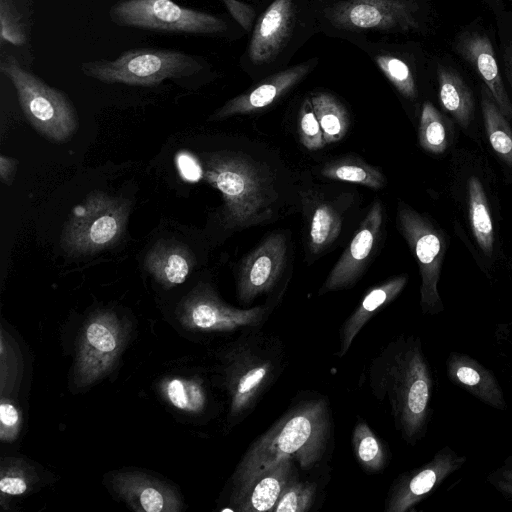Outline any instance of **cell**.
I'll return each mask as SVG.
<instances>
[{
    "label": "cell",
    "mask_w": 512,
    "mask_h": 512,
    "mask_svg": "<svg viewBox=\"0 0 512 512\" xmlns=\"http://www.w3.org/2000/svg\"><path fill=\"white\" fill-rule=\"evenodd\" d=\"M449 156L445 189L454 209V231L479 269L495 281L512 267L497 175L479 147L453 148Z\"/></svg>",
    "instance_id": "6da1fadb"
},
{
    "label": "cell",
    "mask_w": 512,
    "mask_h": 512,
    "mask_svg": "<svg viewBox=\"0 0 512 512\" xmlns=\"http://www.w3.org/2000/svg\"><path fill=\"white\" fill-rule=\"evenodd\" d=\"M372 394L386 400L402 439L414 446L427 434L433 416L434 376L416 335H399L373 358L369 368Z\"/></svg>",
    "instance_id": "7a4b0ae2"
},
{
    "label": "cell",
    "mask_w": 512,
    "mask_h": 512,
    "mask_svg": "<svg viewBox=\"0 0 512 512\" xmlns=\"http://www.w3.org/2000/svg\"><path fill=\"white\" fill-rule=\"evenodd\" d=\"M330 431L326 400L290 409L248 448L234 472V487L285 459L297 461L303 469L312 468L326 451Z\"/></svg>",
    "instance_id": "3957f363"
},
{
    "label": "cell",
    "mask_w": 512,
    "mask_h": 512,
    "mask_svg": "<svg viewBox=\"0 0 512 512\" xmlns=\"http://www.w3.org/2000/svg\"><path fill=\"white\" fill-rule=\"evenodd\" d=\"M202 178L221 192L224 220L231 228H248L273 215L277 193L268 171L250 157L234 152L203 157Z\"/></svg>",
    "instance_id": "277c9868"
},
{
    "label": "cell",
    "mask_w": 512,
    "mask_h": 512,
    "mask_svg": "<svg viewBox=\"0 0 512 512\" xmlns=\"http://www.w3.org/2000/svg\"><path fill=\"white\" fill-rule=\"evenodd\" d=\"M247 328L221 354L223 385L229 396L231 424L242 420L276 380L282 367V353L276 339Z\"/></svg>",
    "instance_id": "5b68a950"
},
{
    "label": "cell",
    "mask_w": 512,
    "mask_h": 512,
    "mask_svg": "<svg viewBox=\"0 0 512 512\" xmlns=\"http://www.w3.org/2000/svg\"><path fill=\"white\" fill-rule=\"evenodd\" d=\"M309 8L308 0H273L257 17L244 54L246 68H280L308 34Z\"/></svg>",
    "instance_id": "8992f818"
},
{
    "label": "cell",
    "mask_w": 512,
    "mask_h": 512,
    "mask_svg": "<svg viewBox=\"0 0 512 512\" xmlns=\"http://www.w3.org/2000/svg\"><path fill=\"white\" fill-rule=\"evenodd\" d=\"M131 202L123 197L93 191L71 211L61 245L72 255H89L109 248L122 237Z\"/></svg>",
    "instance_id": "52a82bcc"
},
{
    "label": "cell",
    "mask_w": 512,
    "mask_h": 512,
    "mask_svg": "<svg viewBox=\"0 0 512 512\" xmlns=\"http://www.w3.org/2000/svg\"><path fill=\"white\" fill-rule=\"evenodd\" d=\"M1 70L12 82L24 115L40 134L54 142H64L74 134L77 116L65 93L49 86L13 56L3 59Z\"/></svg>",
    "instance_id": "ba28073f"
},
{
    "label": "cell",
    "mask_w": 512,
    "mask_h": 512,
    "mask_svg": "<svg viewBox=\"0 0 512 512\" xmlns=\"http://www.w3.org/2000/svg\"><path fill=\"white\" fill-rule=\"evenodd\" d=\"M201 63L192 55L171 49L140 48L123 52L113 61L82 63V72L104 83L156 86L165 79L197 73Z\"/></svg>",
    "instance_id": "9c48e42d"
},
{
    "label": "cell",
    "mask_w": 512,
    "mask_h": 512,
    "mask_svg": "<svg viewBox=\"0 0 512 512\" xmlns=\"http://www.w3.org/2000/svg\"><path fill=\"white\" fill-rule=\"evenodd\" d=\"M399 229L414 254L421 277L420 307L425 315H438L444 304L438 290L442 264L449 247L445 231L427 214L399 202Z\"/></svg>",
    "instance_id": "30bf717a"
},
{
    "label": "cell",
    "mask_w": 512,
    "mask_h": 512,
    "mask_svg": "<svg viewBox=\"0 0 512 512\" xmlns=\"http://www.w3.org/2000/svg\"><path fill=\"white\" fill-rule=\"evenodd\" d=\"M129 326L114 311L93 313L79 333L74 364V384L87 387L115 366L129 339Z\"/></svg>",
    "instance_id": "8fae6325"
},
{
    "label": "cell",
    "mask_w": 512,
    "mask_h": 512,
    "mask_svg": "<svg viewBox=\"0 0 512 512\" xmlns=\"http://www.w3.org/2000/svg\"><path fill=\"white\" fill-rule=\"evenodd\" d=\"M109 16L118 26L154 31L204 35L227 31V23L220 17L172 0H121L110 8Z\"/></svg>",
    "instance_id": "7c38bea8"
},
{
    "label": "cell",
    "mask_w": 512,
    "mask_h": 512,
    "mask_svg": "<svg viewBox=\"0 0 512 512\" xmlns=\"http://www.w3.org/2000/svg\"><path fill=\"white\" fill-rule=\"evenodd\" d=\"M418 11L415 0H336L321 17L338 32H409L419 28Z\"/></svg>",
    "instance_id": "4fadbf2b"
},
{
    "label": "cell",
    "mask_w": 512,
    "mask_h": 512,
    "mask_svg": "<svg viewBox=\"0 0 512 512\" xmlns=\"http://www.w3.org/2000/svg\"><path fill=\"white\" fill-rule=\"evenodd\" d=\"M267 306L239 309L225 303L207 283H199L178 304L176 315L183 328L196 332H229L260 327Z\"/></svg>",
    "instance_id": "5bb4252c"
},
{
    "label": "cell",
    "mask_w": 512,
    "mask_h": 512,
    "mask_svg": "<svg viewBox=\"0 0 512 512\" xmlns=\"http://www.w3.org/2000/svg\"><path fill=\"white\" fill-rule=\"evenodd\" d=\"M467 463V456L445 445L421 466L399 475L385 501L386 512H407L432 494Z\"/></svg>",
    "instance_id": "9a60e30c"
},
{
    "label": "cell",
    "mask_w": 512,
    "mask_h": 512,
    "mask_svg": "<svg viewBox=\"0 0 512 512\" xmlns=\"http://www.w3.org/2000/svg\"><path fill=\"white\" fill-rule=\"evenodd\" d=\"M286 254L285 236L275 233L244 257L237 278V292L241 302L249 303L275 286L284 269Z\"/></svg>",
    "instance_id": "2e32d148"
},
{
    "label": "cell",
    "mask_w": 512,
    "mask_h": 512,
    "mask_svg": "<svg viewBox=\"0 0 512 512\" xmlns=\"http://www.w3.org/2000/svg\"><path fill=\"white\" fill-rule=\"evenodd\" d=\"M382 222V203L375 201L349 245L328 274L320 288V294L351 287L358 281L379 239Z\"/></svg>",
    "instance_id": "e0dca14e"
},
{
    "label": "cell",
    "mask_w": 512,
    "mask_h": 512,
    "mask_svg": "<svg viewBox=\"0 0 512 512\" xmlns=\"http://www.w3.org/2000/svg\"><path fill=\"white\" fill-rule=\"evenodd\" d=\"M114 493L137 512H180L183 502L170 484L140 471H119L109 479Z\"/></svg>",
    "instance_id": "ac0fdd59"
},
{
    "label": "cell",
    "mask_w": 512,
    "mask_h": 512,
    "mask_svg": "<svg viewBox=\"0 0 512 512\" xmlns=\"http://www.w3.org/2000/svg\"><path fill=\"white\" fill-rule=\"evenodd\" d=\"M316 65L314 58L268 75L253 88L227 101L211 119L222 120L270 106L301 82Z\"/></svg>",
    "instance_id": "d6986e66"
},
{
    "label": "cell",
    "mask_w": 512,
    "mask_h": 512,
    "mask_svg": "<svg viewBox=\"0 0 512 512\" xmlns=\"http://www.w3.org/2000/svg\"><path fill=\"white\" fill-rule=\"evenodd\" d=\"M296 478L293 459L271 466L247 482L234 487L230 502L239 512H272L288 483Z\"/></svg>",
    "instance_id": "ffe728a7"
},
{
    "label": "cell",
    "mask_w": 512,
    "mask_h": 512,
    "mask_svg": "<svg viewBox=\"0 0 512 512\" xmlns=\"http://www.w3.org/2000/svg\"><path fill=\"white\" fill-rule=\"evenodd\" d=\"M448 380L485 405L500 411L508 408L504 391L495 374L468 354L452 351L445 360Z\"/></svg>",
    "instance_id": "44dd1931"
},
{
    "label": "cell",
    "mask_w": 512,
    "mask_h": 512,
    "mask_svg": "<svg viewBox=\"0 0 512 512\" xmlns=\"http://www.w3.org/2000/svg\"><path fill=\"white\" fill-rule=\"evenodd\" d=\"M456 52L477 72L505 117L512 121V103L505 88L490 39L478 32L461 35Z\"/></svg>",
    "instance_id": "7402d4cb"
},
{
    "label": "cell",
    "mask_w": 512,
    "mask_h": 512,
    "mask_svg": "<svg viewBox=\"0 0 512 512\" xmlns=\"http://www.w3.org/2000/svg\"><path fill=\"white\" fill-rule=\"evenodd\" d=\"M190 249L174 240L158 241L144 258V269L165 289L182 284L195 265Z\"/></svg>",
    "instance_id": "603a6c76"
},
{
    "label": "cell",
    "mask_w": 512,
    "mask_h": 512,
    "mask_svg": "<svg viewBox=\"0 0 512 512\" xmlns=\"http://www.w3.org/2000/svg\"><path fill=\"white\" fill-rule=\"evenodd\" d=\"M438 96L442 108L453 121L471 138L477 139L473 128L475 100L465 80L449 66L438 65Z\"/></svg>",
    "instance_id": "cb8c5ba5"
},
{
    "label": "cell",
    "mask_w": 512,
    "mask_h": 512,
    "mask_svg": "<svg viewBox=\"0 0 512 512\" xmlns=\"http://www.w3.org/2000/svg\"><path fill=\"white\" fill-rule=\"evenodd\" d=\"M408 275L395 276L370 289L364 296L354 312L346 319L340 332L339 357L349 350L353 340L368 322V320L382 307L392 302L405 288Z\"/></svg>",
    "instance_id": "d4e9b609"
},
{
    "label": "cell",
    "mask_w": 512,
    "mask_h": 512,
    "mask_svg": "<svg viewBox=\"0 0 512 512\" xmlns=\"http://www.w3.org/2000/svg\"><path fill=\"white\" fill-rule=\"evenodd\" d=\"M480 106L489 147L497 159L507 183L512 182V126L483 84Z\"/></svg>",
    "instance_id": "484cf974"
},
{
    "label": "cell",
    "mask_w": 512,
    "mask_h": 512,
    "mask_svg": "<svg viewBox=\"0 0 512 512\" xmlns=\"http://www.w3.org/2000/svg\"><path fill=\"white\" fill-rule=\"evenodd\" d=\"M455 122L443 115L431 102H424L418 127L420 147L433 156H443L453 149Z\"/></svg>",
    "instance_id": "4316f807"
},
{
    "label": "cell",
    "mask_w": 512,
    "mask_h": 512,
    "mask_svg": "<svg viewBox=\"0 0 512 512\" xmlns=\"http://www.w3.org/2000/svg\"><path fill=\"white\" fill-rule=\"evenodd\" d=\"M160 393L169 405L188 414H200L207 405L206 391L198 379L165 377L160 382Z\"/></svg>",
    "instance_id": "83f0119b"
},
{
    "label": "cell",
    "mask_w": 512,
    "mask_h": 512,
    "mask_svg": "<svg viewBox=\"0 0 512 512\" xmlns=\"http://www.w3.org/2000/svg\"><path fill=\"white\" fill-rule=\"evenodd\" d=\"M310 100L326 144L343 139L350 124L345 106L328 92L312 93Z\"/></svg>",
    "instance_id": "f1b7e54d"
},
{
    "label": "cell",
    "mask_w": 512,
    "mask_h": 512,
    "mask_svg": "<svg viewBox=\"0 0 512 512\" xmlns=\"http://www.w3.org/2000/svg\"><path fill=\"white\" fill-rule=\"evenodd\" d=\"M38 481L37 473L26 460L3 457L0 462V504L8 509L10 499L29 493Z\"/></svg>",
    "instance_id": "f546056e"
},
{
    "label": "cell",
    "mask_w": 512,
    "mask_h": 512,
    "mask_svg": "<svg viewBox=\"0 0 512 512\" xmlns=\"http://www.w3.org/2000/svg\"><path fill=\"white\" fill-rule=\"evenodd\" d=\"M321 174L331 180L361 184L381 189L386 179L381 170L356 157H344L326 163Z\"/></svg>",
    "instance_id": "4dcf8cb0"
},
{
    "label": "cell",
    "mask_w": 512,
    "mask_h": 512,
    "mask_svg": "<svg viewBox=\"0 0 512 512\" xmlns=\"http://www.w3.org/2000/svg\"><path fill=\"white\" fill-rule=\"evenodd\" d=\"M342 218L329 203H317L312 209L309 223V248L318 254L329 247L339 236Z\"/></svg>",
    "instance_id": "1f68e13d"
},
{
    "label": "cell",
    "mask_w": 512,
    "mask_h": 512,
    "mask_svg": "<svg viewBox=\"0 0 512 512\" xmlns=\"http://www.w3.org/2000/svg\"><path fill=\"white\" fill-rule=\"evenodd\" d=\"M352 445L355 457L365 471L376 473L386 466L388 460L386 449L365 422L355 425Z\"/></svg>",
    "instance_id": "d6a6232c"
},
{
    "label": "cell",
    "mask_w": 512,
    "mask_h": 512,
    "mask_svg": "<svg viewBox=\"0 0 512 512\" xmlns=\"http://www.w3.org/2000/svg\"><path fill=\"white\" fill-rule=\"evenodd\" d=\"M372 57L381 72L406 99L415 100L417 85L409 64L396 54L383 49H375Z\"/></svg>",
    "instance_id": "836d02e7"
},
{
    "label": "cell",
    "mask_w": 512,
    "mask_h": 512,
    "mask_svg": "<svg viewBox=\"0 0 512 512\" xmlns=\"http://www.w3.org/2000/svg\"><path fill=\"white\" fill-rule=\"evenodd\" d=\"M316 487L313 483L291 480L277 501L272 512H305L314 501Z\"/></svg>",
    "instance_id": "e575fe53"
},
{
    "label": "cell",
    "mask_w": 512,
    "mask_h": 512,
    "mask_svg": "<svg viewBox=\"0 0 512 512\" xmlns=\"http://www.w3.org/2000/svg\"><path fill=\"white\" fill-rule=\"evenodd\" d=\"M21 366L18 353L15 351L10 338L5 335L4 328H1L0 335V393L11 395L16 385H19L21 378Z\"/></svg>",
    "instance_id": "d590c367"
},
{
    "label": "cell",
    "mask_w": 512,
    "mask_h": 512,
    "mask_svg": "<svg viewBox=\"0 0 512 512\" xmlns=\"http://www.w3.org/2000/svg\"><path fill=\"white\" fill-rule=\"evenodd\" d=\"M27 36L22 16L13 0H0V42L15 46L26 43Z\"/></svg>",
    "instance_id": "8d00e7d4"
},
{
    "label": "cell",
    "mask_w": 512,
    "mask_h": 512,
    "mask_svg": "<svg viewBox=\"0 0 512 512\" xmlns=\"http://www.w3.org/2000/svg\"><path fill=\"white\" fill-rule=\"evenodd\" d=\"M298 134L302 145L308 150L322 149L326 142L316 118L310 97L303 101L298 116Z\"/></svg>",
    "instance_id": "74e56055"
},
{
    "label": "cell",
    "mask_w": 512,
    "mask_h": 512,
    "mask_svg": "<svg viewBox=\"0 0 512 512\" xmlns=\"http://www.w3.org/2000/svg\"><path fill=\"white\" fill-rule=\"evenodd\" d=\"M22 413L11 395H1L0 398V440L3 443L14 442L22 427Z\"/></svg>",
    "instance_id": "f35d334b"
},
{
    "label": "cell",
    "mask_w": 512,
    "mask_h": 512,
    "mask_svg": "<svg viewBox=\"0 0 512 512\" xmlns=\"http://www.w3.org/2000/svg\"><path fill=\"white\" fill-rule=\"evenodd\" d=\"M486 480L504 498L512 501V455H508L500 466L493 469Z\"/></svg>",
    "instance_id": "ab89813d"
},
{
    "label": "cell",
    "mask_w": 512,
    "mask_h": 512,
    "mask_svg": "<svg viewBox=\"0 0 512 512\" xmlns=\"http://www.w3.org/2000/svg\"><path fill=\"white\" fill-rule=\"evenodd\" d=\"M229 14L247 32H252L257 20L256 8L240 0H221Z\"/></svg>",
    "instance_id": "60d3db41"
},
{
    "label": "cell",
    "mask_w": 512,
    "mask_h": 512,
    "mask_svg": "<svg viewBox=\"0 0 512 512\" xmlns=\"http://www.w3.org/2000/svg\"><path fill=\"white\" fill-rule=\"evenodd\" d=\"M17 165L18 161L15 158L0 155V179L3 183L7 185L12 183Z\"/></svg>",
    "instance_id": "b9f144b4"
},
{
    "label": "cell",
    "mask_w": 512,
    "mask_h": 512,
    "mask_svg": "<svg viewBox=\"0 0 512 512\" xmlns=\"http://www.w3.org/2000/svg\"><path fill=\"white\" fill-rule=\"evenodd\" d=\"M504 61L509 81L512 85V43H509L504 51Z\"/></svg>",
    "instance_id": "7bdbcfd3"
},
{
    "label": "cell",
    "mask_w": 512,
    "mask_h": 512,
    "mask_svg": "<svg viewBox=\"0 0 512 512\" xmlns=\"http://www.w3.org/2000/svg\"><path fill=\"white\" fill-rule=\"evenodd\" d=\"M320 1H323V2H326V3H330V2H333V1H336V0H320Z\"/></svg>",
    "instance_id": "ee69618b"
},
{
    "label": "cell",
    "mask_w": 512,
    "mask_h": 512,
    "mask_svg": "<svg viewBox=\"0 0 512 512\" xmlns=\"http://www.w3.org/2000/svg\"><path fill=\"white\" fill-rule=\"evenodd\" d=\"M510 1H512V0H510Z\"/></svg>",
    "instance_id": "f6af8a7d"
}]
</instances>
